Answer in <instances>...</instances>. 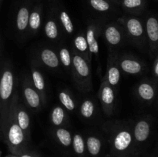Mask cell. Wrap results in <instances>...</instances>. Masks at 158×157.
Here are the masks:
<instances>
[{"mask_svg":"<svg viewBox=\"0 0 158 157\" xmlns=\"http://www.w3.org/2000/svg\"><path fill=\"white\" fill-rule=\"evenodd\" d=\"M0 136H2V134H1V124H0Z\"/></svg>","mask_w":158,"mask_h":157,"instance_id":"37","label":"cell"},{"mask_svg":"<svg viewBox=\"0 0 158 157\" xmlns=\"http://www.w3.org/2000/svg\"><path fill=\"white\" fill-rule=\"evenodd\" d=\"M89 6L96 12L100 13H110L115 11L114 3L108 0H87Z\"/></svg>","mask_w":158,"mask_h":157,"instance_id":"27","label":"cell"},{"mask_svg":"<svg viewBox=\"0 0 158 157\" xmlns=\"http://www.w3.org/2000/svg\"><path fill=\"white\" fill-rule=\"evenodd\" d=\"M147 41L151 56L158 53V18L148 15L144 22Z\"/></svg>","mask_w":158,"mask_h":157,"instance_id":"12","label":"cell"},{"mask_svg":"<svg viewBox=\"0 0 158 157\" xmlns=\"http://www.w3.org/2000/svg\"><path fill=\"white\" fill-rule=\"evenodd\" d=\"M108 1H110V2H112V3H114V4L118 5V4H117V1H116V0H108Z\"/></svg>","mask_w":158,"mask_h":157,"instance_id":"34","label":"cell"},{"mask_svg":"<svg viewBox=\"0 0 158 157\" xmlns=\"http://www.w3.org/2000/svg\"><path fill=\"white\" fill-rule=\"evenodd\" d=\"M6 157H18V155H13V154H12V155H8V156H6Z\"/></svg>","mask_w":158,"mask_h":157,"instance_id":"35","label":"cell"},{"mask_svg":"<svg viewBox=\"0 0 158 157\" xmlns=\"http://www.w3.org/2000/svg\"><path fill=\"white\" fill-rule=\"evenodd\" d=\"M1 2H2V0H0V4H1Z\"/></svg>","mask_w":158,"mask_h":157,"instance_id":"38","label":"cell"},{"mask_svg":"<svg viewBox=\"0 0 158 157\" xmlns=\"http://www.w3.org/2000/svg\"><path fill=\"white\" fill-rule=\"evenodd\" d=\"M118 55L117 50H109L106 73L103 75L106 81L115 89L118 86L121 76V71L118 64Z\"/></svg>","mask_w":158,"mask_h":157,"instance_id":"10","label":"cell"},{"mask_svg":"<svg viewBox=\"0 0 158 157\" xmlns=\"http://www.w3.org/2000/svg\"><path fill=\"white\" fill-rule=\"evenodd\" d=\"M103 129L110 136L112 149L117 153H123L129 151L134 143L132 132V125L127 122L111 121L106 123Z\"/></svg>","mask_w":158,"mask_h":157,"instance_id":"3","label":"cell"},{"mask_svg":"<svg viewBox=\"0 0 158 157\" xmlns=\"http://www.w3.org/2000/svg\"><path fill=\"white\" fill-rule=\"evenodd\" d=\"M38 57L40 61L46 68L52 70H56L60 66L58 54L53 49L49 47L40 49L38 52Z\"/></svg>","mask_w":158,"mask_h":157,"instance_id":"16","label":"cell"},{"mask_svg":"<svg viewBox=\"0 0 158 157\" xmlns=\"http://www.w3.org/2000/svg\"><path fill=\"white\" fill-rule=\"evenodd\" d=\"M18 101L19 95L16 92L12 99L7 119L1 129L2 137L4 139L9 151L15 155L26 151L29 142L15 119V106Z\"/></svg>","mask_w":158,"mask_h":157,"instance_id":"1","label":"cell"},{"mask_svg":"<svg viewBox=\"0 0 158 157\" xmlns=\"http://www.w3.org/2000/svg\"><path fill=\"white\" fill-rule=\"evenodd\" d=\"M53 134L60 144L64 147H69L72 145V134L66 128L56 127L53 130Z\"/></svg>","mask_w":158,"mask_h":157,"instance_id":"29","label":"cell"},{"mask_svg":"<svg viewBox=\"0 0 158 157\" xmlns=\"http://www.w3.org/2000/svg\"><path fill=\"white\" fill-rule=\"evenodd\" d=\"M31 79H32V83L34 87L41 96L43 105L44 106L47 101L46 83H45L43 73L35 65H32L31 66Z\"/></svg>","mask_w":158,"mask_h":157,"instance_id":"18","label":"cell"},{"mask_svg":"<svg viewBox=\"0 0 158 157\" xmlns=\"http://www.w3.org/2000/svg\"><path fill=\"white\" fill-rule=\"evenodd\" d=\"M73 49L81 56H83L89 64H91L92 58L89 54V47L86 42V35L83 32H80L77 34L73 38Z\"/></svg>","mask_w":158,"mask_h":157,"instance_id":"20","label":"cell"},{"mask_svg":"<svg viewBox=\"0 0 158 157\" xmlns=\"http://www.w3.org/2000/svg\"><path fill=\"white\" fill-rule=\"evenodd\" d=\"M103 146L102 140L97 135L90 134L86 137V148L89 155L92 156H97L100 153Z\"/></svg>","mask_w":158,"mask_h":157,"instance_id":"25","label":"cell"},{"mask_svg":"<svg viewBox=\"0 0 158 157\" xmlns=\"http://www.w3.org/2000/svg\"><path fill=\"white\" fill-rule=\"evenodd\" d=\"M116 1H117V4H118V5H120V1H121V0H116Z\"/></svg>","mask_w":158,"mask_h":157,"instance_id":"36","label":"cell"},{"mask_svg":"<svg viewBox=\"0 0 158 157\" xmlns=\"http://www.w3.org/2000/svg\"><path fill=\"white\" fill-rule=\"evenodd\" d=\"M15 119L22 130L24 132L27 139L31 138V122L30 116L25 106L18 101L15 106Z\"/></svg>","mask_w":158,"mask_h":157,"instance_id":"17","label":"cell"},{"mask_svg":"<svg viewBox=\"0 0 158 157\" xmlns=\"http://www.w3.org/2000/svg\"><path fill=\"white\" fill-rule=\"evenodd\" d=\"M18 157H36V155H35V154L32 153V152H27L26 150L22 152L20 155H19Z\"/></svg>","mask_w":158,"mask_h":157,"instance_id":"33","label":"cell"},{"mask_svg":"<svg viewBox=\"0 0 158 157\" xmlns=\"http://www.w3.org/2000/svg\"><path fill=\"white\" fill-rule=\"evenodd\" d=\"M71 72L77 89L83 92H90L93 89L91 64L77 53L73 48L71 49Z\"/></svg>","mask_w":158,"mask_h":157,"instance_id":"4","label":"cell"},{"mask_svg":"<svg viewBox=\"0 0 158 157\" xmlns=\"http://www.w3.org/2000/svg\"><path fill=\"white\" fill-rule=\"evenodd\" d=\"M118 64L120 71L127 75H140L146 69L143 61L129 54L118 55Z\"/></svg>","mask_w":158,"mask_h":157,"instance_id":"11","label":"cell"},{"mask_svg":"<svg viewBox=\"0 0 158 157\" xmlns=\"http://www.w3.org/2000/svg\"><path fill=\"white\" fill-rule=\"evenodd\" d=\"M96 103L93 99H84L80 107V113L81 116L86 120H90L94 117L96 113Z\"/></svg>","mask_w":158,"mask_h":157,"instance_id":"26","label":"cell"},{"mask_svg":"<svg viewBox=\"0 0 158 157\" xmlns=\"http://www.w3.org/2000/svg\"><path fill=\"white\" fill-rule=\"evenodd\" d=\"M46 36L51 41H57L60 37V26L56 17L49 16L46 19L44 26Z\"/></svg>","mask_w":158,"mask_h":157,"instance_id":"22","label":"cell"},{"mask_svg":"<svg viewBox=\"0 0 158 157\" xmlns=\"http://www.w3.org/2000/svg\"><path fill=\"white\" fill-rule=\"evenodd\" d=\"M22 92L25 104L34 112H38L43 107V101L32 83L31 77L26 75L22 81Z\"/></svg>","mask_w":158,"mask_h":157,"instance_id":"8","label":"cell"},{"mask_svg":"<svg viewBox=\"0 0 158 157\" xmlns=\"http://www.w3.org/2000/svg\"><path fill=\"white\" fill-rule=\"evenodd\" d=\"M56 16L57 21L62 29L64 30L65 33L69 35H73L74 33L75 28H74L73 22L71 17L69 16L67 11L63 9H60L57 11Z\"/></svg>","mask_w":158,"mask_h":157,"instance_id":"24","label":"cell"},{"mask_svg":"<svg viewBox=\"0 0 158 157\" xmlns=\"http://www.w3.org/2000/svg\"><path fill=\"white\" fill-rule=\"evenodd\" d=\"M122 9L131 15H140L146 8V0H121L120 2Z\"/></svg>","mask_w":158,"mask_h":157,"instance_id":"21","label":"cell"},{"mask_svg":"<svg viewBox=\"0 0 158 157\" xmlns=\"http://www.w3.org/2000/svg\"><path fill=\"white\" fill-rule=\"evenodd\" d=\"M15 77L13 66L5 62L0 70V124L4 125L7 119L12 99L16 92Z\"/></svg>","mask_w":158,"mask_h":157,"instance_id":"2","label":"cell"},{"mask_svg":"<svg viewBox=\"0 0 158 157\" xmlns=\"http://www.w3.org/2000/svg\"><path fill=\"white\" fill-rule=\"evenodd\" d=\"M51 123L56 127H62L68 122V114L62 106H56L50 113Z\"/></svg>","mask_w":158,"mask_h":157,"instance_id":"23","label":"cell"},{"mask_svg":"<svg viewBox=\"0 0 158 157\" xmlns=\"http://www.w3.org/2000/svg\"><path fill=\"white\" fill-rule=\"evenodd\" d=\"M30 6L28 3H23L16 14L15 18V27L17 32L22 36L26 35L29 32V14H30Z\"/></svg>","mask_w":158,"mask_h":157,"instance_id":"15","label":"cell"},{"mask_svg":"<svg viewBox=\"0 0 158 157\" xmlns=\"http://www.w3.org/2000/svg\"><path fill=\"white\" fill-rule=\"evenodd\" d=\"M72 144L73 150L77 155H83L86 150V142L80 133H75L73 136Z\"/></svg>","mask_w":158,"mask_h":157,"instance_id":"31","label":"cell"},{"mask_svg":"<svg viewBox=\"0 0 158 157\" xmlns=\"http://www.w3.org/2000/svg\"><path fill=\"white\" fill-rule=\"evenodd\" d=\"M152 125L153 120L151 116H144L138 119L134 125H132L134 143L137 144L145 143L151 135Z\"/></svg>","mask_w":158,"mask_h":157,"instance_id":"14","label":"cell"},{"mask_svg":"<svg viewBox=\"0 0 158 157\" xmlns=\"http://www.w3.org/2000/svg\"><path fill=\"white\" fill-rule=\"evenodd\" d=\"M58 97L62 106L66 110L69 111V112H73L75 110L76 106H77L75 99L69 91L66 89L60 90L58 93Z\"/></svg>","mask_w":158,"mask_h":157,"instance_id":"28","label":"cell"},{"mask_svg":"<svg viewBox=\"0 0 158 157\" xmlns=\"http://www.w3.org/2000/svg\"><path fill=\"white\" fill-rule=\"evenodd\" d=\"M117 22L121 25L126 34L127 39L142 50L148 46L144 22L134 15L119 17Z\"/></svg>","mask_w":158,"mask_h":157,"instance_id":"5","label":"cell"},{"mask_svg":"<svg viewBox=\"0 0 158 157\" xmlns=\"http://www.w3.org/2000/svg\"><path fill=\"white\" fill-rule=\"evenodd\" d=\"M98 99L105 115L106 116H112L115 112L116 89L103 77L98 91Z\"/></svg>","mask_w":158,"mask_h":157,"instance_id":"7","label":"cell"},{"mask_svg":"<svg viewBox=\"0 0 158 157\" xmlns=\"http://www.w3.org/2000/svg\"><path fill=\"white\" fill-rule=\"evenodd\" d=\"M103 24L101 21L99 20H90L86 26V38L89 47L90 57L96 58L97 61L99 60V37L101 35L102 28Z\"/></svg>","mask_w":158,"mask_h":157,"instance_id":"9","label":"cell"},{"mask_svg":"<svg viewBox=\"0 0 158 157\" xmlns=\"http://www.w3.org/2000/svg\"><path fill=\"white\" fill-rule=\"evenodd\" d=\"M43 17V5L37 4L32 7L29 14V32L35 35L41 28Z\"/></svg>","mask_w":158,"mask_h":157,"instance_id":"19","label":"cell"},{"mask_svg":"<svg viewBox=\"0 0 158 157\" xmlns=\"http://www.w3.org/2000/svg\"><path fill=\"white\" fill-rule=\"evenodd\" d=\"M57 54H58L60 63L63 65V67L66 69H67V70L71 71V67H72V55H71V52L69 50L67 46H60V49H59Z\"/></svg>","mask_w":158,"mask_h":157,"instance_id":"30","label":"cell"},{"mask_svg":"<svg viewBox=\"0 0 158 157\" xmlns=\"http://www.w3.org/2000/svg\"><path fill=\"white\" fill-rule=\"evenodd\" d=\"M157 84L148 78H143L135 88V93L137 98L145 104L151 105L154 103L157 94Z\"/></svg>","mask_w":158,"mask_h":157,"instance_id":"13","label":"cell"},{"mask_svg":"<svg viewBox=\"0 0 158 157\" xmlns=\"http://www.w3.org/2000/svg\"><path fill=\"white\" fill-rule=\"evenodd\" d=\"M101 35L107 45L109 50H117L127 41L123 27L117 21L103 25Z\"/></svg>","mask_w":158,"mask_h":157,"instance_id":"6","label":"cell"},{"mask_svg":"<svg viewBox=\"0 0 158 157\" xmlns=\"http://www.w3.org/2000/svg\"><path fill=\"white\" fill-rule=\"evenodd\" d=\"M153 75H154V78L158 80V53L156 55L154 65H153Z\"/></svg>","mask_w":158,"mask_h":157,"instance_id":"32","label":"cell"}]
</instances>
